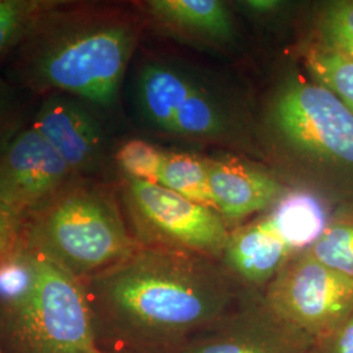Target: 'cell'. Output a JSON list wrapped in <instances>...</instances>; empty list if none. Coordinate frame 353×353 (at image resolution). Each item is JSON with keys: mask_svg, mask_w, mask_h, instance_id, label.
Masks as SVG:
<instances>
[{"mask_svg": "<svg viewBox=\"0 0 353 353\" xmlns=\"http://www.w3.org/2000/svg\"><path fill=\"white\" fill-rule=\"evenodd\" d=\"M145 8L168 28L214 38H229L233 32L227 6L217 0H151Z\"/></svg>", "mask_w": 353, "mask_h": 353, "instance_id": "cell-14", "label": "cell"}, {"mask_svg": "<svg viewBox=\"0 0 353 353\" xmlns=\"http://www.w3.org/2000/svg\"><path fill=\"white\" fill-rule=\"evenodd\" d=\"M325 353H353V310L325 341Z\"/></svg>", "mask_w": 353, "mask_h": 353, "instance_id": "cell-24", "label": "cell"}, {"mask_svg": "<svg viewBox=\"0 0 353 353\" xmlns=\"http://www.w3.org/2000/svg\"><path fill=\"white\" fill-rule=\"evenodd\" d=\"M279 135L327 195L353 205V112L316 81H296L272 110Z\"/></svg>", "mask_w": 353, "mask_h": 353, "instance_id": "cell-5", "label": "cell"}, {"mask_svg": "<svg viewBox=\"0 0 353 353\" xmlns=\"http://www.w3.org/2000/svg\"><path fill=\"white\" fill-rule=\"evenodd\" d=\"M292 252L267 216L230 234L223 255L230 270L241 278L252 284H263L278 275Z\"/></svg>", "mask_w": 353, "mask_h": 353, "instance_id": "cell-12", "label": "cell"}, {"mask_svg": "<svg viewBox=\"0 0 353 353\" xmlns=\"http://www.w3.org/2000/svg\"><path fill=\"white\" fill-rule=\"evenodd\" d=\"M20 225L0 205V268L20 249Z\"/></svg>", "mask_w": 353, "mask_h": 353, "instance_id": "cell-23", "label": "cell"}, {"mask_svg": "<svg viewBox=\"0 0 353 353\" xmlns=\"http://www.w3.org/2000/svg\"><path fill=\"white\" fill-rule=\"evenodd\" d=\"M159 185L214 210L207 161L188 153H166ZM216 211V210H214Z\"/></svg>", "mask_w": 353, "mask_h": 353, "instance_id": "cell-16", "label": "cell"}, {"mask_svg": "<svg viewBox=\"0 0 353 353\" xmlns=\"http://www.w3.org/2000/svg\"><path fill=\"white\" fill-rule=\"evenodd\" d=\"M225 121L211 97L196 88L181 105L169 134L181 137H214L223 132Z\"/></svg>", "mask_w": 353, "mask_h": 353, "instance_id": "cell-20", "label": "cell"}, {"mask_svg": "<svg viewBox=\"0 0 353 353\" xmlns=\"http://www.w3.org/2000/svg\"><path fill=\"white\" fill-rule=\"evenodd\" d=\"M305 344L265 312L223 316L176 353H303Z\"/></svg>", "mask_w": 353, "mask_h": 353, "instance_id": "cell-10", "label": "cell"}, {"mask_svg": "<svg viewBox=\"0 0 353 353\" xmlns=\"http://www.w3.org/2000/svg\"><path fill=\"white\" fill-rule=\"evenodd\" d=\"M0 353H4L3 352V350H1V345H0Z\"/></svg>", "mask_w": 353, "mask_h": 353, "instance_id": "cell-27", "label": "cell"}, {"mask_svg": "<svg viewBox=\"0 0 353 353\" xmlns=\"http://www.w3.org/2000/svg\"><path fill=\"white\" fill-rule=\"evenodd\" d=\"M12 108V97L8 88L0 81V122L10 117V112Z\"/></svg>", "mask_w": 353, "mask_h": 353, "instance_id": "cell-25", "label": "cell"}, {"mask_svg": "<svg viewBox=\"0 0 353 353\" xmlns=\"http://www.w3.org/2000/svg\"><path fill=\"white\" fill-rule=\"evenodd\" d=\"M248 4L249 8H252L254 11L258 12H270L274 11L279 6V1H272V0H259V1H248L245 3Z\"/></svg>", "mask_w": 353, "mask_h": 353, "instance_id": "cell-26", "label": "cell"}, {"mask_svg": "<svg viewBox=\"0 0 353 353\" xmlns=\"http://www.w3.org/2000/svg\"><path fill=\"white\" fill-rule=\"evenodd\" d=\"M198 88L188 76L163 64H147L139 76L140 109L153 126L170 132L181 105Z\"/></svg>", "mask_w": 353, "mask_h": 353, "instance_id": "cell-13", "label": "cell"}, {"mask_svg": "<svg viewBox=\"0 0 353 353\" xmlns=\"http://www.w3.org/2000/svg\"><path fill=\"white\" fill-rule=\"evenodd\" d=\"M138 29L110 10L62 0L13 52V79L38 94H67L110 108L135 49Z\"/></svg>", "mask_w": 353, "mask_h": 353, "instance_id": "cell-2", "label": "cell"}, {"mask_svg": "<svg viewBox=\"0 0 353 353\" xmlns=\"http://www.w3.org/2000/svg\"><path fill=\"white\" fill-rule=\"evenodd\" d=\"M62 0H0V62L17 50L38 21Z\"/></svg>", "mask_w": 353, "mask_h": 353, "instance_id": "cell-18", "label": "cell"}, {"mask_svg": "<svg viewBox=\"0 0 353 353\" xmlns=\"http://www.w3.org/2000/svg\"><path fill=\"white\" fill-rule=\"evenodd\" d=\"M20 239L26 249L81 281L140 248L113 192L93 176H75L26 219Z\"/></svg>", "mask_w": 353, "mask_h": 353, "instance_id": "cell-4", "label": "cell"}, {"mask_svg": "<svg viewBox=\"0 0 353 353\" xmlns=\"http://www.w3.org/2000/svg\"><path fill=\"white\" fill-rule=\"evenodd\" d=\"M305 62L314 81L335 93L353 112V59L322 42L307 50Z\"/></svg>", "mask_w": 353, "mask_h": 353, "instance_id": "cell-19", "label": "cell"}, {"mask_svg": "<svg viewBox=\"0 0 353 353\" xmlns=\"http://www.w3.org/2000/svg\"><path fill=\"white\" fill-rule=\"evenodd\" d=\"M76 176L30 125L0 151V205L20 225Z\"/></svg>", "mask_w": 353, "mask_h": 353, "instance_id": "cell-8", "label": "cell"}, {"mask_svg": "<svg viewBox=\"0 0 353 353\" xmlns=\"http://www.w3.org/2000/svg\"><path fill=\"white\" fill-rule=\"evenodd\" d=\"M123 199L140 246L203 256L224 254L230 233L212 208L161 185L123 179Z\"/></svg>", "mask_w": 353, "mask_h": 353, "instance_id": "cell-6", "label": "cell"}, {"mask_svg": "<svg viewBox=\"0 0 353 353\" xmlns=\"http://www.w3.org/2000/svg\"><path fill=\"white\" fill-rule=\"evenodd\" d=\"M191 255L140 246L84 281L102 353H176L227 316V283Z\"/></svg>", "mask_w": 353, "mask_h": 353, "instance_id": "cell-1", "label": "cell"}, {"mask_svg": "<svg viewBox=\"0 0 353 353\" xmlns=\"http://www.w3.org/2000/svg\"><path fill=\"white\" fill-rule=\"evenodd\" d=\"M102 353V352H101Z\"/></svg>", "mask_w": 353, "mask_h": 353, "instance_id": "cell-28", "label": "cell"}, {"mask_svg": "<svg viewBox=\"0 0 353 353\" xmlns=\"http://www.w3.org/2000/svg\"><path fill=\"white\" fill-rule=\"evenodd\" d=\"M207 169L214 210L229 221L265 210L283 196L275 178L237 160L207 161Z\"/></svg>", "mask_w": 353, "mask_h": 353, "instance_id": "cell-11", "label": "cell"}, {"mask_svg": "<svg viewBox=\"0 0 353 353\" xmlns=\"http://www.w3.org/2000/svg\"><path fill=\"white\" fill-rule=\"evenodd\" d=\"M353 310V279L303 252L281 268L265 312L305 341H325Z\"/></svg>", "mask_w": 353, "mask_h": 353, "instance_id": "cell-7", "label": "cell"}, {"mask_svg": "<svg viewBox=\"0 0 353 353\" xmlns=\"http://www.w3.org/2000/svg\"><path fill=\"white\" fill-rule=\"evenodd\" d=\"M305 252L322 265L353 279V205H347L330 219L323 233Z\"/></svg>", "mask_w": 353, "mask_h": 353, "instance_id": "cell-17", "label": "cell"}, {"mask_svg": "<svg viewBox=\"0 0 353 353\" xmlns=\"http://www.w3.org/2000/svg\"><path fill=\"white\" fill-rule=\"evenodd\" d=\"M268 217L292 252L307 250L328 224L323 205L314 195L306 192L283 195Z\"/></svg>", "mask_w": 353, "mask_h": 353, "instance_id": "cell-15", "label": "cell"}, {"mask_svg": "<svg viewBox=\"0 0 353 353\" xmlns=\"http://www.w3.org/2000/svg\"><path fill=\"white\" fill-rule=\"evenodd\" d=\"M87 102L67 94L43 97L32 126L74 174L92 176L103 157V134Z\"/></svg>", "mask_w": 353, "mask_h": 353, "instance_id": "cell-9", "label": "cell"}, {"mask_svg": "<svg viewBox=\"0 0 353 353\" xmlns=\"http://www.w3.org/2000/svg\"><path fill=\"white\" fill-rule=\"evenodd\" d=\"M323 43L341 51H353V1H334L321 14Z\"/></svg>", "mask_w": 353, "mask_h": 353, "instance_id": "cell-22", "label": "cell"}, {"mask_svg": "<svg viewBox=\"0 0 353 353\" xmlns=\"http://www.w3.org/2000/svg\"><path fill=\"white\" fill-rule=\"evenodd\" d=\"M166 152L141 139L128 140L115 153V161L125 178L159 185Z\"/></svg>", "mask_w": 353, "mask_h": 353, "instance_id": "cell-21", "label": "cell"}, {"mask_svg": "<svg viewBox=\"0 0 353 353\" xmlns=\"http://www.w3.org/2000/svg\"><path fill=\"white\" fill-rule=\"evenodd\" d=\"M4 353H101L84 281L20 245L0 268Z\"/></svg>", "mask_w": 353, "mask_h": 353, "instance_id": "cell-3", "label": "cell"}]
</instances>
